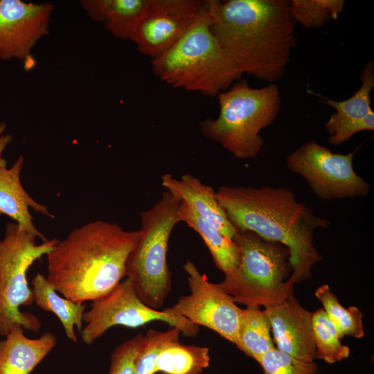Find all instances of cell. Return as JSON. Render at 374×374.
I'll return each mask as SVG.
<instances>
[{"label": "cell", "mask_w": 374, "mask_h": 374, "mask_svg": "<svg viewBox=\"0 0 374 374\" xmlns=\"http://www.w3.org/2000/svg\"><path fill=\"white\" fill-rule=\"evenodd\" d=\"M206 8L212 33L242 74L282 78L296 42L290 1L209 0Z\"/></svg>", "instance_id": "obj_1"}, {"label": "cell", "mask_w": 374, "mask_h": 374, "mask_svg": "<svg viewBox=\"0 0 374 374\" xmlns=\"http://www.w3.org/2000/svg\"><path fill=\"white\" fill-rule=\"evenodd\" d=\"M215 196L237 231H253L288 249L295 283L311 276L312 266L322 259L313 244L314 231L329 226L326 219L285 187L221 186Z\"/></svg>", "instance_id": "obj_2"}, {"label": "cell", "mask_w": 374, "mask_h": 374, "mask_svg": "<svg viewBox=\"0 0 374 374\" xmlns=\"http://www.w3.org/2000/svg\"><path fill=\"white\" fill-rule=\"evenodd\" d=\"M141 234L101 220L75 228L47 254L46 277L73 302L103 298L125 276L127 258Z\"/></svg>", "instance_id": "obj_3"}, {"label": "cell", "mask_w": 374, "mask_h": 374, "mask_svg": "<svg viewBox=\"0 0 374 374\" xmlns=\"http://www.w3.org/2000/svg\"><path fill=\"white\" fill-rule=\"evenodd\" d=\"M152 71L166 83L215 97L242 73L210 28L206 8L169 49L152 59Z\"/></svg>", "instance_id": "obj_4"}, {"label": "cell", "mask_w": 374, "mask_h": 374, "mask_svg": "<svg viewBox=\"0 0 374 374\" xmlns=\"http://www.w3.org/2000/svg\"><path fill=\"white\" fill-rule=\"evenodd\" d=\"M217 97L219 115L201 122L202 134L238 159L256 157L264 145L260 132L274 123L280 111L278 87L269 83L252 88L246 79H240Z\"/></svg>", "instance_id": "obj_5"}, {"label": "cell", "mask_w": 374, "mask_h": 374, "mask_svg": "<svg viewBox=\"0 0 374 374\" xmlns=\"http://www.w3.org/2000/svg\"><path fill=\"white\" fill-rule=\"evenodd\" d=\"M233 240L239 248V263L220 285L235 302L268 308L293 295L294 278L284 281L291 267L285 245L251 231H237Z\"/></svg>", "instance_id": "obj_6"}, {"label": "cell", "mask_w": 374, "mask_h": 374, "mask_svg": "<svg viewBox=\"0 0 374 374\" xmlns=\"http://www.w3.org/2000/svg\"><path fill=\"white\" fill-rule=\"evenodd\" d=\"M181 200L168 191L150 209L141 213V237L125 266L128 278L140 300L159 310L171 290L172 275L167 262L168 242L179 222Z\"/></svg>", "instance_id": "obj_7"}, {"label": "cell", "mask_w": 374, "mask_h": 374, "mask_svg": "<svg viewBox=\"0 0 374 374\" xmlns=\"http://www.w3.org/2000/svg\"><path fill=\"white\" fill-rule=\"evenodd\" d=\"M35 241L36 238L16 222L6 224L0 240V335H7L17 325L34 332L40 329L41 322L35 314L20 311L21 306L34 303L27 271L35 261L47 256L58 240L40 244Z\"/></svg>", "instance_id": "obj_8"}, {"label": "cell", "mask_w": 374, "mask_h": 374, "mask_svg": "<svg viewBox=\"0 0 374 374\" xmlns=\"http://www.w3.org/2000/svg\"><path fill=\"white\" fill-rule=\"evenodd\" d=\"M83 321L86 326L81 332L82 339L87 345L116 326L135 328L160 321L178 328L186 336H195L199 331V326L173 312L170 308L160 311L144 304L127 278L109 294L91 301L90 308L84 314Z\"/></svg>", "instance_id": "obj_9"}, {"label": "cell", "mask_w": 374, "mask_h": 374, "mask_svg": "<svg viewBox=\"0 0 374 374\" xmlns=\"http://www.w3.org/2000/svg\"><path fill=\"white\" fill-rule=\"evenodd\" d=\"M355 152L334 153L316 141H309L286 159L290 171L301 175L319 198H355L369 193L370 185L353 168Z\"/></svg>", "instance_id": "obj_10"}, {"label": "cell", "mask_w": 374, "mask_h": 374, "mask_svg": "<svg viewBox=\"0 0 374 374\" xmlns=\"http://www.w3.org/2000/svg\"><path fill=\"white\" fill-rule=\"evenodd\" d=\"M184 269L190 293L181 296L170 308L172 311L194 325L215 331L236 346L242 308L220 283L209 282L193 262L188 260Z\"/></svg>", "instance_id": "obj_11"}, {"label": "cell", "mask_w": 374, "mask_h": 374, "mask_svg": "<svg viewBox=\"0 0 374 374\" xmlns=\"http://www.w3.org/2000/svg\"><path fill=\"white\" fill-rule=\"evenodd\" d=\"M206 9V1L150 0L131 38L154 59L169 49Z\"/></svg>", "instance_id": "obj_12"}, {"label": "cell", "mask_w": 374, "mask_h": 374, "mask_svg": "<svg viewBox=\"0 0 374 374\" xmlns=\"http://www.w3.org/2000/svg\"><path fill=\"white\" fill-rule=\"evenodd\" d=\"M53 8L50 3L0 0V58L32 60V48L48 34Z\"/></svg>", "instance_id": "obj_13"}, {"label": "cell", "mask_w": 374, "mask_h": 374, "mask_svg": "<svg viewBox=\"0 0 374 374\" xmlns=\"http://www.w3.org/2000/svg\"><path fill=\"white\" fill-rule=\"evenodd\" d=\"M361 86L349 98L337 101L317 93L320 102L333 107L325 127L328 142L335 145L348 141L355 134L374 130V112L371 106V93L374 88V64L366 63L360 74Z\"/></svg>", "instance_id": "obj_14"}, {"label": "cell", "mask_w": 374, "mask_h": 374, "mask_svg": "<svg viewBox=\"0 0 374 374\" xmlns=\"http://www.w3.org/2000/svg\"><path fill=\"white\" fill-rule=\"evenodd\" d=\"M265 311L269 318L277 350L302 362L316 359L312 313L292 296Z\"/></svg>", "instance_id": "obj_15"}, {"label": "cell", "mask_w": 374, "mask_h": 374, "mask_svg": "<svg viewBox=\"0 0 374 374\" xmlns=\"http://www.w3.org/2000/svg\"><path fill=\"white\" fill-rule=\"evenodd\" d=\"M161 181L166 191L186 203L223 235L233 239L237 231L229 221L212 187L189 173L183 175L179 179L170 174H164L161 177Z\"/></svg>", "instance_id": "obj_16"}, {"label": "cell", "mask_w": 374, "mask_h": 374, "mask_svg": "<svg viewBox=\"0 0 374 374\" xmlns=\"http://www.w3.org/2000/svg\"><path fill=\"white\" fill-rule=\"evenodd\" d=\"M24 162L21 155L11 167L0 168V215L10 217L21 229L46 242L48 240L35 226L29 208L51 218L54 216L46 206L35 202L24 188L21 181Z\"/></svg>", "instance_id": "obj_17"}, {"label": "cell", "mask_w": 374, "mask_h": 374, "mask_svg": "<svg viewBox=\"0 0 374 374\" xmlns=\"http://www.w3.org/2000/svg\"><path fill=\"white\" fill-rule=\"evenodd\" d=\"M5 337L0 341V374H30L57 344L50 332L30 339L18 325Z\"/></svg>", "instance_id": "obj_18"}, {"label": "cell", "mask_w": 374, "mask_h": 374, "mask_svg": "<svg viewBox=\"0 0 374 374\" xmlns=\"http://www.w3.org/2000/svg\"><path fill=\"white\" fill-rule=\"evenodd\" d=\"M150 0H84L80 3L89 17L103 22L114 37L131 39Z\"/></svg>", "instance_id": "obj_19"}, {"label": "cell", "mask_w": 374, "mask_h": 374, "mask_svg": "<svg viewBox=\"0 0 374 374\" xmlns=\"http://www.w3.org/2000/svg\"><path fill=\"white\" fill-rule=\"evenodd\" d=\"M178 220L196 231L208 247L217 267L224 274L234 271L240 260V251L233 239L223 235L181 201Z\"/></svg>", "instance_id": "obj_20"}, {"label": "cell", "mask_w": 374, "mask_h": 374, "mask_svg": "<svg viewBox=\"0 0 374 374\" xmlns=\"http://www.w3.org/2000/svg\"><path fill=\"white\" fill-rule=\"evenodd\" d=\"M31 285L36 305L45 311L55 314L61 322L67 338L77 342L74 328L75 326L81 333L86 305L61 297L46 277L40 273L34 276Z\"/></svg>", "instance_id": "obj_21"}, {"label": "cell", "mask_w": 374, "mask_h": 374, "mask_svg": "<svg viewBox=\"0 0 374 374\" xmlns=\"http://www.w3.org/2000/svg\"><path fill=\"white\" fill-rule=\"evenodd\" d=\"M270 331V322L265 310L259 307L242 309L236 346L258 362L265 353L276 348Z\"/></svg>", "instance_id": "obj_22"}, {"label": "cell", "mask_w": 374, "mask_h": 374, "mask_svg": "<svg viewBox=\"0 0 374 374\" xmlns=\"http://www.w3.org/2000/svg\"><path fill=\"white\" fill-rule=\"evenodd\" d=\"M209 348L180 344L164 347L158 354L156 373L163 374H201L210 365Z\"/></svg>", "instance_id": "obj_23"}, {"label": "cell", "mask_w": 374, "mask_h": 374, "mask_svg": "<svg viewBox=\"0 0 374 374\" xmlns=\"http://www.w3.org/2000/svg\"><path fill=\"white\" fill-rule=\"evenodd\" d=\"M315 296L321 302L323 310L335 325L339 339L349 335L357 339L364 336L362 312L356 306L344 308L328 285L317 288Z\"/></svg>", "instance_id": "obj_24"}, {"label": "cell", "mask_w": 374, "mask_h": 374, "mask_svg": "<svg viewBox=\"0 0 374 374\" xmlns=\"http://www.w3.org/2000/svg\"><path fill=\"white\" fill-rule=\"evenodd\" d=\"M311 321L316 358L334 364L349 357V347L341 343L335 325L323 309L312 313Z\"/></svg>", "instance_id": "obj_25"}, {"label": "cell", "mask_w": 374, "mask_h": 374, "mask_svg": "<svg viewBox=\"0 0 374 374\" xmlns=\"http://www.w3.org/2000/svg\"><path fill=\"white\" fill-rule=\"evenodd\" d=\"M343 0H292L290 10L294 22L308 28H319L337 19L344 10Z\"/></svg>", "instance_id": "obj_26"}, {"label": "cell", "mask_w": 374, "mask_h": 374, "mask_svg": "<svg viewBox=\"0 0 374 374\" xmlns=\"http://www.w3.org/2000/svg\"><path fill=\"white\" fill-rule=\"evenodd\" d=\"M181 330L173 327L161 332L148 330L136 361L134 374H154L156 359L159 352L171 343L179 341Z\"/></svg>", "instance_id": "obj_27"}, {"label": "cell", "mask_w": 374, "mask_h": 374, "mask_svg": "<svg viewBox=\"0 0 374 374\" xmlns=\"http://www.w3.org/2000/svg\"><path fill=\"white\" fill-rule=\"evenodd\" d=\"M258 362L263 374H317L318 370L314 362L298 360L276 348L265 353Z\"/></svg>", "instance_id": "obj_28"}, {"label": "cell", "mask_w": 374, "mask_h": 374, "mask_svg": "<svg viewBox=\"0 0 374 374\" xmlns=\"http://www.w3.org/2000/svg\"><path fill=\"white\" fill-rule=\"evenodd\" d=\"M144 335L139 334L113 350L108 374H134L136 361L141 350Z\"/></svg>", "instance_id": "obj_29"}, {"label": "cell", "mask_w": 374, "mask_h": 374, "mask_svg": "<svg viewBox=\"0 0 374 374\" xmlns=\"http://www.w3.org/2000/svg\"><path fill=\"white\" fill-rule=\"evenodd\" d=\"M6 128L5 123L0 124V168L7 166L6 161L2 157V153L6 146L10 143L12 137L10 134H3Z\"/></svg>", "instance_id": "obj_30"}]
</instances>
